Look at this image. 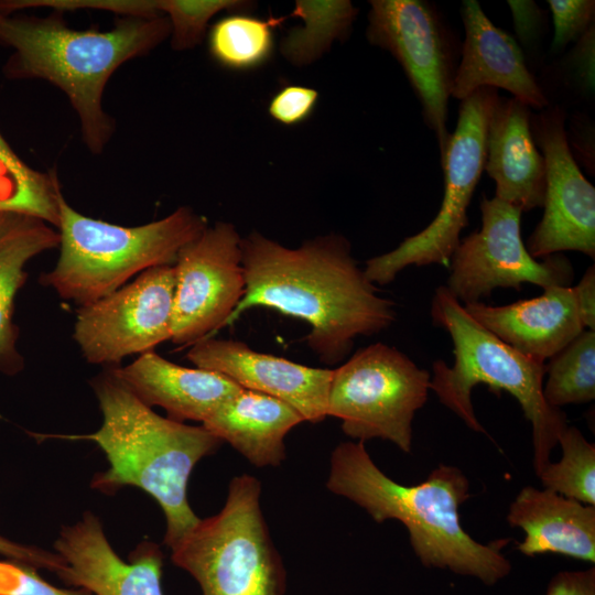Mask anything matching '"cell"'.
<instances>
[{"label":"cell","mask_w":595,"mask_h":595,"mask_svg":"<svg viewBox=\"0 0 595 595\" xmlns=\"http://www.w3.org/2000/svg\"><path fill=\"white\" fill-rule=\"evenodd\" d=\"M507 521L524 532L517 549L526 556L552 553L595 563V506L526 486L511 501Z\"/></svg>","instance_id":"21"},{"label":"cell","mask_w":595,"mask_h":595,"mask_svg":"<svg viewBox=\"0 0 595 595\" xmlns=\"http://www.w3.org/2000/svg\"><path fill=\"white\" fill-rule=\"evenodd\" d=\"M241 239L232 224L218 221L178 251L172 343L192 346L227 326L246 288Z\"/></svg>","instance_id":"13"},{"label":"cell","mask_w":595,"mask_h":595,"mask_svg":"<svg viewBox=\"0 0 595 595\" xmlns=\"http://www.w3.org/2000/svg\"><path fill=\"white\" fill-rule=\"evenodd\" d=\"M0 595H94L83 588H60L45 581L37 569L14 560H0Z\"/></svg>","instance_id":"32"},{"label":"cell","mask_w":595,"mask_h":595,"mask_svg":"<svg viewBox=\"0 0 595 595\" xmlns=\"http://www.w3.org/2000/svg\"><path fill=\"white\" fill-rule=\"evenodd\" d=\"M54 550L65 563L55 574L68 586L94 595H163L160 547L141 542L123 561L91 511L61 529Z\"/></svg>","instance_id":"15"},{"label":"cell","mask_w":595,"mask_h":595,"mask_svg":"<svg viewBox=\"0 0 595 595\" xmlns=\"http://www.w3.org/2000/svg\"><path fill=\"white\" fill-rule=\"evenodd\" d=\"M585 328L595 331V269L587 268L580 282L573 286Z\"/></svg>","instance_id":"38"},{"label":"cell","mask_w":595,"mask_h":595,"mask_svg":"<svg viewBox=\"0 0 595 595\" xmlns=\"http://www.w3.org/2000/svg\"><path fill=\"white\" fill-rule=\"evenodd\" d=\"M115 370L142 402L163 408L169 419L183 423H203L242 389L219 372L176 365L154 350Z\"/></svg>","instance_id":"20"},{"label":"cell","mask_w":595,"mask_h":595,"mask_svg":"<svg viewBox=\"0 0 595 595\" xmlns=\"http://www.w3.org/2000/svg\"><path fill=\"white\" fill-rule=\"evenodd\" d=\"M61 194L57 173L29 166L0 132V214L33 216L57 229Z\"/></svg>","instance_id":"25"},{"label":"cell","mask_w":595,"mask_h":595,"mask_svg":"<svg viewBox=\"0 0 595 595\" xmlns=\"http://www.w3.org/2000/svg\"><path fill=\"white\" fill-rule=\"evenodd\" d=\"M562 456L537 476L544 488L582 504L595 506V445L576 426H566L559 437Z\"/></svg>","instance_id":"28"},{"label":"cell","mask_w":595,"mask_h":595,"mask_svg":"<svg viewBox=\"0 0 595 595\" xmlns=\"http://www.w3.org/2000/svg\"><path fill=\"white\" fill-rule=\"evenodd\" d=\"M171 35L165 15L121 17L106 31L71 29L61 12L39 18L0 11V44L13 50L2 67L9 79H42L57 87L76 112L91 154L104 152L116 130L102 98L126 62L148 55Z\"/></svg>","instance_id":"3"},{"label":"cell","mask_w":595,"mask_h":595,"mask_svg":"<svg viewBox=\"0 0 595 595\" xmlns=\"http://www.w3.org/2000/svg\"><path fill=\"white\" fill-rule=\"evenodd\" d=\"M317 100L318 91L316 89L289 84L272 96L268 112L273 120L283 126H296L311 117Z\"/></svg>","instance_id":"33"},{"label":"cell","mask_w":595,"mask_h":595,"mask_svg":"<svg viewBox=\"0 0 595 595\" xmlns=\"http://www.w3.org/2000/svg\"><path fill=\"white\" fill-rule=\"evenodd\" d=\"M260 482L235 476L226 502L173 548L172 562L203 595H284L285 570L260 508Z\"/></svg>","instance_id":"7"},{"label":"cell","mask_w":595,"mask_h":595,"mask_svg":"<svg viewBox=\"0 0 595 595\" xmlns=\"http://www.w3.org/2000/svg\"><path fill=\"white\" fill-rule=\"evenodd\" d=\"M482 227L462 239L448 268L445 288L462 305L480 302L496 289L520 291L523 283L547 289L571 286L574 269L567 258L551 255L538 261L521 238V214L495 196H483Z\"/></svg>","instance_id":"11"},{"label":"cell","mask_w":595,"mask_h":595,"mask_svg":"<svg viewBox=\"0 0 595 595\" xmlns=\"http://www.w3.org/2000/svg\"><path fill=\"white\" fill-rule=\"evenodd\" d=\"M366 36L402 67L422 108L423 121L443 155L448 99L456 73V43L436 7L425 0H371Z\"/></svg>","instance_id":"10"},{"label":"cell","mask_w":595,"mask_h":595,"mask_svg":"<svg viewBox=\"0 0 595 595\" xmlns=\"http://www.w3.org/2000/svg\"><path fill=\"white\" fill-rule=\"evenodd\" d=\"M545 595H595V567L558 572L549 581Z\"/></svg>","instance_id":"36"},{"label":"cell","mask_w":595,"mask_h":595,"mask_svg":"<svg viewBox=\"0 0 595 595\" xmlns=\"http://www.w3.org/2000/svg\"><path fill=\"white\" fill-rule=\"evenodd\" d=\"M302 422L303 416L286 402L241 389L202 425L256 467H277L286 457L285 435Z\"/></svg>","instance_id":"22"},{"label":"cell","mask_w":595,"mask_h":595,"mask_svg":"<svg viewBox=\"0 0 595 595\" xmlns=\"http://www.w3.org/2000/svg\"><path fill=\"white\" fill-rule=\"evenodd\" d=\"M173 266L150 268L110 294L77 309L73 338L84 359L116 367L171 340Z\"/></svg>","instance_id":"12"},{"label":"cell","mask_w":595,"mask_h":595,"mask_svg":"<svg viewBox=\"0 0 595 595\" xmlns=\"http://www.w3.org/2000/svg\"><path fill=\"white\" fill-rule=\"evenodd\" d=\"M252 7V1L244 0H158L159 12L170 21L171 46L175 51L197 46L218 12H247Z\"/></svg>","instance_id":"29"},{"label":"cell","mask_w":595,"mask_h":595,"mask_svg":"<svg viewBox=\"0 0 595 595\" xmlns=\"http://www.w3.org/2000/svg\"><path fill=\"white\" fill-rule=\"evenodd\" d=\"M186 357L195 367L219 372L242 389L286 402L306 422L318 423L327 416L331 368L301 365L259 353L241 340L212 337L193 344Z\"/></svg>","instance_id":"16"},{"label":"cell","mask_w":595,"mask_h":595,"mask_svg":"<svg viewBox=\"0 0 595 595\" xmlns=\"http://www.w3.org/2000/svg\"><path fill=\"white\" fill-rule=\"evenodd\" d=\"M431 374L383 343L357 350L333 369L327 416L360 442L381 439L402 452L412 448V422L428 400Z\"/></svg>","instance_id":"9"},{"label":"cell","mask_w":595,"mask_h":595,"mask_svg":"<svg viewBox=\"0 0 595 595\" xmlns=\"http://www.w3.org/2000/svg\"><path fill=\"white\" fill-rule=\"evenodd\" d=\"M57 229L33 216L0 214V372L15 376L24 368L18 349L19 327L14 323V302L24 285L26 264L36 256L57 248Z\"/></svg>","instance_id":"23"},{"label":"cell","mask_w":595,"mask_h":595,"mask_svg":"<svg viewBox=\"0 0 595 595\" xmlns=\"http://www.w3.org/2000/svg\"><path fill=\"white\" fill-rule=\"evenodd\" d=\"M431 318L452 338L454 364L433 363L430 390L474 432L485 433L472 403L473 388L484 383L495 393L506 391L520 404L532 426L533 468L538 475L566 429V415L543 397L545 363L530 358L474 320L445 285L432 298Z\"/></svg>","instance_id":"5"},{"label":"cell","mask_w":595,"mask_h":595,"mask_svg":"<svg viewBox=\"0 0 595 595\" xmlns=\"http://www.w3.org/2000/svg\"><path fill=\"white\" fill-rule=\"evenodd\" d=\"M60 256L40 281L61 299L93 303L160 266H173L178 251L208 226L204 216L182 206L158 220L122 226L80 214L58 199Z\"/></svg>","instance_id":"6"},{"label":"cell","mask_w":595,"mask_h":595,"mask_svg":"<svg viewBox=\"0 0 595 595\" xmlns=\"http://www.w3.org/2000/svg\"><path fill=\"white\" fill-rule=\"evenodd\" d=\"M594 26H592L577 42L571 53V63L574 73L586 90H594Z\"/></svg>","instance_id":"37"},{"label":"cell","mask_w":595,"mask_h":595,"mask_svg":"<svg viewBox=\"0 0 595 595\" xmlns=\"http://www.w3.org/2000/svg\"><path fill=\"white\" fill-rule=\"evenodd\" d=\"M507 3L519 41L527 50L532 48L543 34L545 12L534 1L509 0Z\"/></svg>","instance_id":"34"},{"label":"cell","mask_w":595,"mask_h":595,"mask_svg":"<svg viewBox=\"0 0 595 595\" xmlns=\"http://www.w3.org/2000/svg\"><path fill=\"white\" fill-rule=\"evenodd\" d=\"M102 415L90 434L60 437L95 442L109 467L96 474L91 487L115 493L138 487L160 505L166 521L164 543L170 549L199 521L187 500V483L195 465L223 442L203 425L194 426L155 413L108 367L91 380Z\"/></svg>","instance_id":"4"},{"label":"cell","mask_w":595,"mask_h":595,"mask_svg":"<svg viewBox=\"0 0 595 595\" xmlns=\"http://www.w3.org/2000/svg\"><path fill=\"white\" fill-rule=\"evenodd\" d=\"M461 15L465 39L452 96L461 101L482 87L502 88L529 108H547L548 98L516 40L496 26L476 0L463 1Z\"/></svg>","instance_id":"17"},{"label":"cell","mask_w":595,"mask_h":595,"mask_svg":"<svg viewBox=\"0 0 595 595\" xmlns=\"http://www.w3.org/2000/svg\"><path fill=\"white\" fill-rule=\"evenodd\" d=\"M0 554L37 570L44 569L53 573H57L65 564L56 552H50L34 545L21 544L2 536H0Z\"/></svg>","instance_id":"35"},{"label":"cell","mask_w":595,"mask_h":595,"mask_svg":"<svg viewBox=\"0 0 595 595\" xmlns=\"http://www.w3.org/2000/svg\"><path fill=\"white\" fill-rule=\"evenodd\" d=\"M533 140L545 163L543 216L528 239L533 258L573 250L595 256V188L569 147L565 111L548 106L530 116Z\"/></svg>","instance_id":"14"},{"label":"cell","mask_w":595,"mask_h":595,"mask_svg":"<svg viewBox=\"0 0 595 595\" xmlns=\"http://www.w3.org/2000/svg\"><path fill=\"white\" fill-rule=\"evenodd\" d=\"M245 294L232 324L252 307H268L311 327L306 344L327 366L350 354L358 336L396 321L394 303L382 298L351 255L350 242L328 234L286 248L253 230L241 239Z\"/></svg>","instance_id":"1"},{"label":"cell","mask_w":595,"mask_h":595,"mask_svg":"<svg viewBox=\"0 0 595 595\" xmlns=\"http://www.w3.org/2000/svg\"><path fill=\"white\" fill-rule=\"evenodd\" d=\"M463 306L504 343L543 363L586 329L573 286H550L537 298L507 305Z\"/></svg>","instance_id":"18"},{"label":"cell","mask_w":595,"mask_h":595,"mask_svg":"<svg viewBox=\"0 0 595 595\" xmlns=\"http://www.w3.org/2000/svg\"><path fill=\"white\" fill-rule=\"evenodd\" d=\"M530 108L498 98L487 132L484 171L495 181V197L521 212L543 207L545 163L532 137Z\"/></svg>","instance_id":"19"},{"label":"cell","mask_w":595,"mask_h":595,"mask_svg":"<svg viewBox=\"0 0 595 595\" xmlns=\"http://www.w3.org/2000/svg\"><path fill=\"white\" fill-rule=\"evenodd\" d=\"M52 8L56 12L79 9L109 11L122 17L154 18L162 15L158 10V0H4L0 1V11L12 14L26 8Z\"/></svg>","instance_id":"30"},{"label":"cell","mask_w":595,"mask_h":595,"mask_svg":"<svg viewBox=\"0 0 595 595\" xmlns=\"http://www.w3.org/2000/svg\"><path fill=\"white\" fill-rule=\"evenodd\" d=\"M285 18L260 19L248 12H228L208 32V52L216 64L232 72L261 67L274 50V28Z\"/></svg>","instance_id":"26"},{"label":"cell","mask_w":595,"mask_h":595,"mask_svg":"<svg viewBox=\"0 0 595 595\" xmlns=\"http://www.w3.org/2000/svg\"><path fill=\"white\" fill-rule=\"evenodd\" d=\"M498 98V89L482 87L461 100L455 130L441 156L444 194L440 209L420 232L366 261L365 274L375 285L392 282L409 266L448 267L468 225L467 210L484 171L488 125Z\"/></svg>","instance_id":"8"},{"label":"cell","mask_w":595,"mask_h":595,"mask_svg":"<svg viewBox=\"0 0 595 595\" xmlns=\"http://www.w3.org/2000/svg\"><path fill=\"white\" fill-rule=\"evenodd\" d=\"M326 487L358 505L378 523L400 521L421 564L495 585L511 572L502 549L510 539L484 544L461 523L469 480L456 466L440 464L416 485H402L372 461L365 443L347 441L332 452Z\"/></svg>","instance_id":"2"},{"label":"cell","mask_w":595,"mask_h":595,"mask_svg":"<svg viewBox=\"0 0 595 595\" xmlns=\"http://www.w3.org/2000/svg\"><path fill=\"white\" fill-rule=\"evenodd\" d=\"M554 35L551 50L558 52L569 43L577 42L592 26L595 19L594 0H548Z\"/></svg>","instance_id":"31"},{"label":"cell","mask_w":595,"mask_h":595,"mask_svg":"<svg viewBox=\"0 0 595 595\" xmlns=\"http://www.w3.org/2000/svg\"><path fill=\"white\" fill-rule=\"evenodd\" d=\"M358 14L349 0H298L284 17L300 18L280 43L282 56L292 65L307 66L327 53L335 41H345Z\"/></svg>","instance_id":"24"},{"label":"cell","mask_w":595,"mask_h":595,"mask_svg":"<svg viewBox=\"0 0 595 595\" xmlns=\"http://www.w3.org/2000/svg\"><path fill=\"white\" fill-rule=\"evenodd\" d=\"M543 397L561 409L595 398V332L585 329L545 365Z\"/></svg>","instance_id":"27"}]
</instances>
